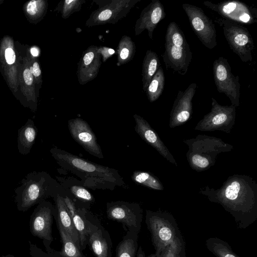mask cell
<instances>
[{
  "label": "cell",
  "instance_id": "cell-38",
  "mask_svg": "<svg viewBox=\"0 0 257 257\" xmlns=\"http://www.w3.org/2000/svg\"><path fill=\"white\" fill-rule=\"evenodd\" d=\"M27 56L29 69L34 77L35 85L41 86L42 82V72L39 62L36 57Z\"/></svg>",
  "mask_w": 257,
  "mask_h": 257
},
{
  "label": "cell",
  "instance_id": "cell-9",
  "mask_svg": "<svg viewBox=\"0 0 257 257\" xmlns=\"http://www.w3.org/2000/svg\"><path fill=\"white\" fill-rule=\"evenodd\" d=\"M182 7L186 14L195 34L206 48L212 49L217 45L216 31L213 21L197 6L184 3Z\"/></svg>",
  "mask_w": 257,
  "mask_h": 257
},
{
  "label": "cell",
  "instance_id": "cell-36",
  "mask_svg": "<svg viewBox=\"0 0 257 257\" xmlns=\"http://www.w3.org/2000/svg\"><path fill=\"white\" fill-rule=\"evenodd\" d=\"M29 243V254L31 257H61L56 252V250L51 247L50 245H44L47 251L45 252L30 241Z\"/></svg>",
  "mask_w": 257,
  "mask_h": 257
},
{
  "label": "cell",
  "instance_id": "cell-5",
  "mask_svg": "<svg viewBox=\"0 0 257 257\" xmlns=\"http://www.w3.org/2000/svg\"><path fill=\"white\" fill-rule=\"evenodd\" d=\"M145 222L157 255L176 240L183 238L176 220L168 212L146 210Z\"/></svg>",
  "mask_w": 257,
  "mask_h": 257
},
{
  "label": "cell",
  "instance_id": "cell-20",
  "mask_svg": "<svg viewBox=\"0 0 257 257\" xmlns=\"http://www.w3.org/2000/svg\"><path fill=\"white\" fill-rule=\"evenodd\" d=\"M134 118L136 122L135 130L142 139L155 149L168 161L177 167L173 155L149 122L137 114L134 115Z\"/></svg>",
  "mask_w": 257,
  "mask_h": 257
},
{
  "label": "cell",
  "instance_id": "cell-42",
  "mask_svg": "<svg viewBox=\"0 0 257 257\" xmlns=\"http://www.w3.org/2000/svg\"><path fill=\"white\" fill-rule=\"evenodd\" d=\"M147 257H161V256L157 255L155 253L151 254Z\"/></svg>",
  "mask_w": 257,
  "mask_h": 257
},
{
  "label": "cell",
  "instance_id": "cell-19",
  "mask_svg": "<svg viewBox=\"0 0 257 257\" xmlns=\"http://www.w3.org/2000/svg\"><path fill=\"white\" fill-rule=\"evenodd\" d=\"M165 17V9L162 3L159 0H152L142 11L136 22L135 26L136 35L138 36L147 30L149 38L153 39L155 29Z\"/></svg>",
  "mask_w": 257,
  "mask_h": 257
},
{
  "label": "cell",
  "instance_id": "cell-41",
  "mask_svg": "<svg viewBox=\"0 0 257 257\" xmlns=\"http://www.w3.org/2000/svg\"><path fill=\"white\" fill-rule=\"evenodd\" d=\"M30 52L32 56L34 57H36V56H38L39 54V50L36 47L32 48L31 49Z\"/></svg>",
  "mask_w": 257,
  "mask_h": 257
},
{
  "label": "cell",
  "instance_id": "cell-37",
  "mask_svg": "<svg viewBox=\"0 0 257 257\" xmlns=\"http://www.w3.org/2000/svg\"><path fill=\"white\" fill-rule=\"evenodd\" d=\"M82 0H65L63 2L62 8V17L64 19H67L73 13L79 11L82 7Z\"/></svg>",
  "mask_w": 257,
  "mask_h": 257
},
{
  "label": "cell",
  "instance_id": "cell-8",
  "mask_svg": "<svg viewBox=\"0 0 257 257\" xmlns=\"http://www.w3.org/2000/svg\"><path fill=\"white\" fill-rule=\"evenodd\" d=\"M213 78L217 91L224 93L235 107L239 105L240 84L238 76H234L227 60L219 57L213 63Z\"/></svg>",
  "mask_w": 257,
  "mask_h": 257
},
{
  "label": "cell",
  "instance_id": "cell-16",
  "mask_svg": "<svg viewBox=\"0 0 257 257\" xmlns=\"http://www.w3.org/2000/svg\"><path fill=\"white\" fill-rule=\"evenodd\" d=\"M197 87L196 83H192L185 91H178L170 112V128L182 125L191 118L193 113L192 100Z\"/></svg>",
  "mask_w": 257,
  "mask_h": 257
},
{
  "label": "cell",
  "instance_id": "cell-1",
  "mask_svg": "<svg viewBox=\"0 0 257 257\" xmlns=\"http://www.w3.org/2000/svg\"><path fill=\"white\" fill-rule=\"evenodd\" d=\"M199 192L221 205L234 217L239 228H246L257 219V183L248 176H230L219 188L206 186Z\"/></svg>",
  "mask_w": 257,
  "mask_h": 257
},
{
  "label": "cell",
  "instance_id": "cell-17",
  "mask_svg": "<svg viewBox=\"0 0 257 257\" xmlns=\"http://www.w3.org/2000/svg\"><path fill=\"white\" fill-rule=\"evenodd\" d=\"M88 216L87 245L95 257H112V243L108 232L99 222Z\"/></svg>",
  "mask_w": 257,
  "mask_h": 257
},
{
  "label": "cell",
  "instance_id": "cell-34",
  "mask_svg": "<svg viewBox=\"0 0 257 257\" xmlns=\"http://www.w3.org/2000/svg\"><path fill=\"white\" fill-rule=\"evenodd\" d=\"M159 256L161 257H186L185 243L179 239L166 248Z\"/></svg>",
  "mask_w": 257,
  "mask_h": 257
},
{
  "label": "cell",
  "instance_id": "cell-11",
  "mask_svg": "<svg viewBox=\"0 0 257 257\" xmlns=\"http://www.w3.org/2000/svg\"><path fill=\"white\" fill-rule=\"evenodd\" d=\"M203 4L222 18L237 23L251 25L257 22V9L237 1H227L217 4L205 1Z\"/></svg>",
  "mask_w": 257,
  "mask_h": 257
},
{
  "label": "cell",
  "instance_id": "cell-21",
  "mask_svg": "<svg viewBox=\"0 0 257 257\" xmlns=\"http://www.w3.org/2000/svg\"><path fill=\"white\" fill-rule=\"evenodd\" d=\"M98 47H89L83 54L78 64L77 76L80 84H84L96 77L101 65Z\"/></svg>",
  "mask_w": 257,
  "mask_h": 257
},
{
  "label": "cell",
  "instance_id": "cell-27",
  "mask_svg": "<svg viewBox=\"0 0 257 257\" xmlns=\"http://www.w3.org/2000/svg\"><path fill=\"white\" fill-rule=\"evenodd\" d=\"M138 236V233L127 230L116 247L115 257H136L139 247Z\"/></svg>",
  "mask_w": 257,
  "mask_h": 257
},
{
  "label": "cell",
  "instance_id": "cell-2",
  "mask_svg": "<svg viewBox=\"0 0 257 257\" xmlns=\"http://www.w3.org/2000/svg\"><path fill=\"white\" fill-rule=\"evenodd\" d=\"M50 152L57 164L80 179L84 186L92 189L113 190L125 184L115 169L93 163L57 147L52 148Z\"/></svg>",
  "mask_w": 257,
  "mask_h": 257
},
{
  "label": "cell",
  "instance_id": "cell-6",
  "mask_svg": "<svg viewBox=\"0 0 257 257\" xmlns=\"http://www.w3.org/2000/svg\"><path fill=\"white\" fill-rule=\"evenodd\" d=\"M223 29L224 37L232 50L243 62L252 60L254 49L251 35L246 28L236 22L223 18L214 20Z\"/></svg>",
  "mask_w": 257,
  "mask_h": 257
},
{
  "label": "cell",
  "instance_id": "cell-28",
  "mask_svg": "<svg viewBox=\"0 0 257 257\" xmlns=\"http://www.w3.org/2000/svg\"><path fill=\"white\" fill-rule=\"evenodd\" d=\"M56 224L62 243L61 250H56V252L61 257H86L61 226L57 222Z\"/></svg>",
  "mask_w": 257,
  "mask_h": 257
},
{
  "label": "cell",
  "instance_id": "cell-29",
  "mask_svg": "<svg viewBox=\"0 0 257 257\" xmlns=\"http://www.w3.org/2000/svg\"><path fill=\"white\" fill-rule=\"evenodd\" d=\"M165 79L163 69L162 67H160L145 91L150 102L155 101L161 95L165 86Z\"/></svg>",
  "mask_w": 257,
  "mask_h": 257
},
{
  "label": "cell",
  "instance_id": "cell-31",
  "mask_svg": "<svg viewBox=\"0 0 257 257\" xmlns=\"http://www.w3.org/2000/svg\"><path fill=\"white\" fill-rule=\"evenodd\" d=\"M206 246L208 250L216 257H240L232 251L226 241L217 237L207 239Z\"/></svg>",
  "mask_w": 257,
  "mask_h": 257
},
{
  "label": "cell",
  "instance_id": "cell-7",
  "mask_svg": "<svg viewBox=\"0 0 257 257\" xmlns=\"http://www.w3.org/2000/svg\"><path fill=\"white\" fill-rule=\"evenodd\" d=\"M236 107L222 105L211 98L210 111L197 123L194 130L200 131H222L229 134L235 123Z\"/></svg>",
  "mask_w": 257,
  "mask_h": 257
},
{
  "label": "cell",
  "instance_id": "cell-32",
  "mask_svg": "<svg viewBox=\"0 0 257 257\" xmlns=\"http://www.w3.org/2000/svg\"><path fill=\"white\" fill-rule=\"evenodd\" d=\"M132 179L136 183L154 190L162 191L164 189L163 184L158 178L148 172L135 171Z\"/></svg>",
  "mask_w": 257,
  "mask_h": 257
},
{
  "label": "cell",
  "instance_id": "cell-4",
  "mask_svg": "<svg viewBox=\"0 0 257 257\" xmlns=\"http://www.w3.org/2000/svg\"><path fill=\"white\" fill-rule=\"evenodd\" d=\"M183 142L188 147L186 153L188 164L197 172L208 170L216 163L220 154L230 152L233 148L221 139L205 135H198Z\"/></svg>",
  "mask_w": 257,
  "mask_h": 257
},
{
  "label": "cell",
  "instance_id": "cell-14",
  "mask_svg": "<svg viewBox=\"0 0 257 257\" xmlns=\"http://www.w3.org/2000/svg\"><path fill=\"white\" fill-rule=\"evenodd\" d=\"M103 5L99 4V8L93 12L86 23L87 26L107 23L114 24L130 11L137 1H109Z\"/></svg>",
  "mask_w": 257,
  "mask_h": 257
},
{
  "label": "cell",
  "instance_id": "cell-30",
  "mask_svg": "<svg viewBox=\"0 0 257 257\" xmlns=\"http://www.w3.org/2000/svg\"><path fill=\"white\" fill-rule=\"evenodd\" d=\"M118 66L124 64L132 60L136 52V46L132 39L123 36L120 39L116 51Z\"/></svg>",
  "mask_w": 257,
  "mask_h": 257
},
{
  "label": "cell",
  "instance_id": "cell-24",
  "mask_svg": "<svg viewBox=\"0 0 257 257\" xmlns=\"http://www.w3.org/2000/svg\"><path fill=\"white\" fill-rule=\"evenodd\" d=\"M63 194H57L53 199L55 202L54 217L56 222L58 223L67 233L73 241L81 250L79 234L73 223L71 216L67 210Z\"/></svg>",
  "mask_w": 257,
  "mask_h": 257
},
{
  "label": "cell",
  "instance_id": "cell-43",
  "mask_svg": "<svg viewBox=\"0 0 257 257\" xmlns=\"http://www.w3.org/2000/svg\"><path fill=\"white\" fill-rule=\"evenodd\" d=\"M2 257H16V256L11 254H9L6 255H3Z\"/></svg>",
  "mask_w": 257,
  "mask_h": 257
},
{
  "label": "cell",
  "instance_id": "cell-18",
  "mask_svg": "<svg viewBox=\"0 0 257 257\" xmlns=\"http://www.w3.org/2000/svg\"><path fill=\"white\" fill-rule=\"evenodd\" d=\"M162 56L167 70H172L182 75L186 74L192 60L189 44L180 46L165 42Z\"/></svg>",
  "mask_w": 257,
  "mask_h": 257
},
{
  "label": "cell",
  "instance_id": "cell-25",
  "mask_svg": "<svg viewBox=\"0 0 257 257\" xmlns=\"http://www.w3.org/2000/svg\"><path fill=\"white\" fill-rule=\"evenodd\" d=\"M38 129L34 121L29 119L18 131V149L20 154L26 155L30 153L34 144Z\"/></svg>",
  "mask_w": 257,
  "mask_h": 257
},
{
  "label": "cell",
  "instance_id": "cell-10",
  "mask_svg": "<svg viewBox=\"0 0 257 257\" xmlns=\"http://www.w3.org/2000/svg\"><path fill=\"white\" fill-rule=\"evenodd\" d=\"M106 215L125 226L127 230L139 233L143 221V209L139 204L122 201L108 202Z\"/></svg>",
  "mask_w": 257,
  "mask_h": 257
},
{
  "label": "cell",
  "instance_id": "cell-39",
  "mask_svg": "<svg viewBox=\"0 0 257 257\" xmlns=\"http://www.w3.org/2000/svg\"><path fill=\"white\" fill-rule=\"evenodd\" d=\"M98 51L100 55L103 57V62H105L115 52L114 50L113 49L106 47H99Z\"/></svg>",
  "mask_w": 257,
  "mask_h": 257
},
{
  "label": "cell",
  "instance_id": "cell-22",
  "mask_svg": "<svg viewBox=\"0 0 257 257\" xmlns=\"http://www.w3.org/2000/svg\"><path fill=\"white\" fill-rule=\"evenodd\" d=\"M64 200L73 223L79 236L81 250L86 248L88 238V216L87 209L77 206L67 195Z\"/></svg>",
  "mask_w": 257,
  "mask_h": 257
},
{
  "label": "cell",
  "instance_id": "cell-12",
  "mask_svg": "<svg viewBox=\"0 0 257 257\" xmlns=\"http://www.w3.org/2000/svg\"><path fill=\"white\" fill-rule=\"evenodd\" d=\"M54 212L55 206L45 200L38 204L30 216V232L34 236L42 239L44 245H50L53 240L52 226Z\"/></svg>",
  "mask_w": 257,
  "mask_h": 257
},
{
  "label": "cell",
  "instance_id": "cell-15",
  "mask_svg": "<svg viewBox=\"0 0 257 257\" xmlns=\"http://www.w3.org/2000/svg\"><path fill=\"white\" fill-rule=\"evenodd\" d=\"M68 126L71 137L86 151L99 159L104 158L95 135L86 121L80 118L71 119Z\"/></svg>",
  "mask_w": 257,
  "mask_h": 257
},
{
  "label": "cell",
  "instance_id": "cell-13",
  "mask_svg": "<svg viewBox=\"0 0 257 257\" xmlns=\"http://www.w3.org/2000/svg\"><path fill=\"white\" fill-rule=\"evenodd\" d=\"M20 65L13 39L9 36H4L0 43V67L7 84L13 93L18 90L19 85Z\"/></svg>",
  "mask_w": 257,
  "mask_h": 257
},
{
  "label": "cell",
  "instance_id": "cell-3",
  "mask_svg": "<svg viewBox=\"0 0 257 257\" xmlns=\"http://www.w3.org/2000/svg\"><path fill=\"white\" fill-rule=\"evenodd\" d=\"M64 189L47 172L33 171L21 181L15 190V201L17 209L26 212L33 206L57 194H63Z\"/></svg>",
  "mask_w": 257,
  "mask_h": 257
},
{
  "label": "cell",
  "instance_id": "cell-33",
  "mask_svg": "<svg viewBox=\"0 0 257 257\" xmlns=\"http://www.w3.org/2000/svg\"><path fill=\"white\" fill-rule=\"evenodd\" d=\"M47 8V3L44 0H32L27 2L24 10L27 17L30 20H39L43 17Z\"/></svg>",
  "mask_w": 257,
  "mask_h": 257
},
{
  "label": "cell",
  "instance_id": "cell-35",
  "mask_svg": "<svg viewBox=\"0 0 257 257\" xmlns=\"http://www.w3.org/2000/svg\"><path fill=\"white\" fill-rule=\"evenodd\" d=\"M70 191L74 197L84 203H91L94 201L92 194L83 186L74 185L70 187Z\"/></svg>",
  "mask_w": 257,
  "mask_h": 257
},
{
  "label": "cell",
  "instance_id": "cell-26",
  "mask_svg": "<svg viewBox=\"0 0 257 257\" xmlns=\"http://www.w3.org/2000/svg\"><path fill=\"white\" fill-rule=\"evenodd\" d=\"M160 66V60L157 53L150 50H147L142 66L143 89L145 92Z\"/></svg>",
  "mask_w": 257,
  "mask_h": 257
},
{
  "label": "cell",
  "instance_id": "cell-23",
  "mask_svg": "<svg viewBox=\"0 0 257 257\" xmlns=\"http://www.w3.org/2000/svg\"><path fill=\"white\" fill-rule=\"evenodd\" d=\"M19 81L21 90L25 98L26 106L35 111L37 109V98L35 83L29 66L28 56L25 57L21 62Z\"/></svg>",
  "mask_w": 257,
  "mask_h": 257
},
{
  "label": "cell",
  "instance_id": "cell-40",
  "mask_svg": "<svg viewBox=\"0 0 257 257\" xmlns=\"http://www.w3.org/2000/svg\"><path fill=\"white\" fill-rule=\"evenodd\" d=\"M136 257H146L145 252L141 246L138 247Z\"/></svg>",
  "mask_w": 257,
  "mask_h": 257
}]
</instances>
